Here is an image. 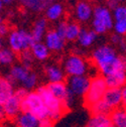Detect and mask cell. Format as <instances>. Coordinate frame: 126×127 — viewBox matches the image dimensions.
<instances>
[{"mask_svg":"<svg viewBox=\"0 0 126 127\" xmlns=\"http://www.w3.org/2000/svg\"><path fill=\"white\" fill-rule=\"evenodd\" d=\"M92 62L103 77L117 71L126 72V57L119 56L110 44H101L92 52Z\"/></svg>","mask_w":126,"mask_h":127,"instance_id":"1","label":"cell"},{"mask_svg":"<svg viewBox=\"0 0 126 127\" xmlns=\"http://www.w3.org/2000/svg\"><path fill=\"white\" fill-rule=\"evenodd\" d=\"M114 17L111 9L107 6L98 5L94 8L92 17V29L97 34H104L113 28Z\"/></svg>","mask_w":126,"mask_h":127,"instance_id":"2","label":"cell"},{"mask_svg":"<svg viewBox=\"0 0 126 127\" xmlns=\"http://www.w3.org/2000/svg\"><path fill=\"white\" fill-rule=\"evenodd\" d=\"M36 91L40 95V97L42 98L46 108L49 110V119L53 120L54 122L59 120L65 114L66 110H68L64 103L54 96L46 85L37 87Z\"/></svg>","mask_w":126,"mask_h":127,"instance_id":"3","label":"cell"},{"mask_svg":"<svg viewBox=\"0 0 126 127\" xmlns=\"http://www.w3.org/2000/svg\"><path fill=\"white\" fill-rule=\"evenodd\" d=\"M35 41L29 31L24 28L13 29L7 36L8 47L16 54H20L24 51L30 50V47Z\"/></svg>","mask_w":126,"mask_h":127,"instance_id":"4","label":"cell"},{"mask_svg":"<svg viewBox=\"0 0 126 127\" xmlns=\"http://www.w3.org/2000/svg\"><path fill=\"white\" fill-rule=\"evenodd\" d=\"M22 111L33 113L40 120L49 118V110L37 91H29L22 101Z\"/></svg>","mask_w":126,"mask_h":127,"instance_id":"5","label":"cell"},{"mask_svg":"<svg viewBox=\"0 0 126 127\" xmlns=\"http://www.w3.org/2000/svg\"><path fill=\"white\" fill-rule=\"evenodd\" d=\"M63 69L65 71V74L69 77L87 76L90 70V64L81 55L72 54L63 62Z\"/></svg>","mask_w":126,"mask_h":127,"instance_id":"6","label":"cell"},{"mask_svg":"<svg viewBox=\"0 0 126 127\" xmlns=\"http://www.w3.org/2000/svg\"><path fill=\"white\" fill-rule=\"evenodd\" d=\"M107 89H108V86L106 84L105 78L103 76L93 77L91 79V84L88 89V92L84 97L85 105L89 108L95 103L102 100Z\"/></svg>","mask_w":126,"mask_h":127,"instance_id":"7","label":"cell"},{"mask_svg":"<svg viewBox=\"0 0 126 127\" xmlns=\"http://www.w3.org/2000/svg\"><path fill=\"white\" fill-rule=\"evenodd\" d=\"M46 86H48V88L50 89V91L56 98H58L59 100H61L64 103L67 109L71 108L74 105L77 97L73 93H71V91L68 88V85L65 82L49 83Z\"/></svg>","mask_w":126,"mask_h":127,"instance_id":"8","label":"cell"},{"mask_svg":"<svg viewBox=\"0 0 126 127\" xmlns=\"http://www.w3.org/2000/svg\"><path fill=\"white\" fill-rule=\"evenodd\" d=\"M91 84V78L88 76L70 77L68 80V88L76 97H85Z\"/></svg>","mask_w":126,"mask_h":127,"instance_id":"9","label":"cell"},{"mask_svg":"<svg viewBox=\"0 0 126 127\" xmlns=\"http://www.w3.org/2000/svg\"><path fill=\"white\" fill-rule=\"evenodd\" d=\"M66 38L57 32L56 29H50L46 32L43 42L49 47V50L54 53H60L66 46Z\"/></svg>","mask_w":126,"mask_h":127,"instance_id":"10","label":"cell"},{"mask_svg":"<svg viewBox=\"0 0 126 127\" xmlns=\"http://www.w3.org/2000/svg\"><path fill=\"white\" fill-rule=\"evenodd\" d=\"M30 72H31V70L25 68L24 66L20 65V64H14L13 66L10 67V69L5 77L14 86L17 84H20L22 86V84L26 80V78L28 77Z\"/></svg>","mask_w":126,"mask_h":127,"instance_id":"11","label":"cell"},{"mask_svg":"<svg viewBox=\"0 0 126 127\" xmlns=\"http://www.w3.org/2000/svg\"><path fill=\"white\" fill-rule=\"evenodd\" d=\"M22 99L17 95L13 94L12 96L3 104L5 116L10 119H15L22 111Z\"/></svg>","mask_w":126,"mask_h":127,"instance_id":"12","label":"cell"},{"mask_svg":"<svg viewBox=\"0 0 126 127\" xmlns=\"http://www.w3.org/2000/svg\"><path fill=\"white\" fill-rule=\"evenodd\" d=\"M94 8L87 0H81L75 6V16L80 22H88L92 19Z\"/></svg>","mask_w":126,"mask_h":127,"instance_id":"13","label":"cell"},{"mask_svg":"<svg viewBox=\"0 0 126 127\" xmlns=\"http://www.w3.org/2000/svg\"><path fill=\"white\" fill-rule=\"evenodd\" d=\"M112 110L119 108L123 104V98L121 89L117 88H108L105 92L103 99H102Z\"/></svg>","mask_w":126,"mask_h":127,"instance_id":"14","label":"cell"},{"mask_svg":"<svg viewBox=\"0 0 126 127\" xmlns=\"http://www.w3.org/2000/svg\"><path fill=\"white\" fill-rule=\"evenodd\" d=\"M40 121L38 117L28 111H21V113L14 119L16 127H38Z\"/></svg>","mask_w":126,"mask_h":127,"instance_id":"15","label":"cell"},{"mask_svg":"<svg viewBox=\"0 0 126 127\" xmlns=\"http://www.w3.org/2000/svg\"><path fill=\"white\" fill-rule=\"evenodd\" d=\"M44 74L49 83H59L64 82L65 80V71L63 67H60L55 64H49L44 67Z\"/></svg>","mask_w":126,"mask_h":127,"instance_id":"16","label":"cell"},{"mask_svg":"<svg viewBox=\"0 0 126 127\" xmlns=\"http://www.w3.org/2000/svg\"><path fill=\"white\" fill-rule=\"evenodd\" d=\"M48 25H49L48 19L45 17H39L33 22L30 33L32 35L34 41H42L46 32L49 31Z\"/></svg>","mask_w":126,"mask_h":127,"instance_id":"17","label":"cell"},{"mask_svg":"<svg viewBox=\"0 0 126 127\" xmlns=\"http://www.w3.org/2000/svg\"><path fill=\"white\" fill-rule=\"evenodd\" d=\"M108 88L121 89L126 85V72L117 71L104 77Z\"/></svg>","mask_w":126,"mask_h":127,"instance_id":"18","label":"cell"},{"mask_svg":"<svg viewBox=\"0 0 126 127\" xmlns=\"http://www.w3.org/2000/svg\"><path fill=\"white\" fill-rule=\"evenodd\" d=\"M65 12L64 5L60 2H53L44 9L45 18L49 21H60Z\"/></svg>","mask_w":126,"mask_h":127,"instance_id":"19","label":"cell"},{"mask_svg":"<svg viewBox=\"0 0 126 127\" xmlns=\"http://www.w3.org/2000/svg\"><path fill=\"white\" fill-rule=\"evenodd\" d=\"M14 85L4 76H0V104H4L14 94Z\"/></svg>","mask_w":126,"mask_h":127,"instance_id":"20","label":"cell"},{"mask_svg":"<svg viewBox=\"0 0 126 127\" xmlns=\"http://www.w3.org/2000/svg\"><path fill=\"white\" fill-rule=\"evenodd\" d=\"M97 33L93 29H88V28H82L81 33L79 35L77 41L83 49H88V47L92 46L97 40Z\"/></svg>","mask_w":126,"mask_h":127,"instance_id":"21","label":"cell"},{"mask_svg":"<svg viewBox=\"0 0 126 127\" xmlns=\"http://www.w3.org/2000/svg\"><path fill=\"white\" fill-rule=\"evenodd\" d=\"M30 52L38 62H45L51 56V51L43 41H35L30 47Z\"/></svg>","mask_w":126,"mask_h":127,"instance_id":"22","label":"cell"},{"mask_svg":"<svg viewBox=\"0 0 126 127\" xmlns=\"http://www.w3.org/2000/svg\"><path fill=\"white\" fill-rule=\"evenodd\" d=\"M17 60L16 53H14L10 47H3L0 50V66L11 67Z\"/></svg>","mask_w":126,"mask_h":127,"instance_id":"23","label":"cell"},{"mask_svg":"<svg viewBox=\"0 0 126 127\" xmlns=\"http://www.w3.org/2000/svg\"><path fill=\"white\" fill-rule=\"evenodd\" d=\"M112 125L110 115H92L85 127H111Z\"/></svg>","mask_w":126,"mask_h":127,"instance_id":"24","label":"cell"},{"mask_svg":"<svg viewBox=\"0 0 126 127\" xmlns=\"http://www.w3.org/2000/svg\"><path fill=\"white\" fill-rule=\"evenodd\" d=\"M18 1L21 6L32 12H40L48 6V4L42 0H18Z\"/></svg>","mask_w":126,"mask_h":127,"instance_id":"25","label":"cell"},{"mask_svg":"<svg viewBox=\"0 0 126 127\" xmlns=\"http://www.w3.org/2000/svg\"><path fill=\"white\" fill-rule=\"evenodd\" d=\"M82 27L80 26L78 22H68V26H67V31H66V35L65 38L67 41H75L78 39L79 35L81 33Z\"/></svg>","mask_w":126,"mask_h":127,"instance_id":"26","label":"cell"},{"mask_svg":"<svg viewBox=\"0 0 126 127\" xmlns=\"http://www.w3.org/2000/svg\"><path fill=\"white\" fill-rule=\"evenodd\" d=\"M112 124L116 127H126V113L123 108H117L110 114Z\"/></svg>","mask_w":126,"mask_h":127,"instance_id":"27","label":"cell"},{"mask_svg":"<svg viewBox=\"0 0 126 127\" xmlns=\"http://www.w3.org/2000/svg\"><path fill=\"white\" fill-rule=\"evenodd\" d=\"M88 109L90 110L92 115H110L113 111L103 100H100L99 102L92 105Z\"/></svg>","mask_w":126,"mask_h":127,"instance_id":"28","label":"cell"},{"mask_svg":"<svg viewBox=\"0 0 126 127\" xmlns=\"http://www.w3.org/2000/svg\"><path fill=\"white\" fill-rule=\"evenodd\" d=\"M18 61H19V64L22 66H24L25 68L31 70V68H32L33 66V63L35 61L33 55L31 54L30 50H27V51H24L22 53L19 54L18 56Z\"/></svg>","mask_w":126,"mask_h":127,"instance_id":"29","label":"cell"},{"mask_svg":"<svg viewBox=\"0 0 126 127\" xmlns=\"http://www.w3.org/2000/svg\"><path fill=\"white\" fill-rule=\"evenodd\" d=\"M37 84H38V76L36 73L31 71L21 87H23L27 91H33V89L37 87Z\"/></svg>","mask_w":126,"mask_h":127,"instance_id":"30","label":"cell"},{"mask_svg":"<svg viewBox=\"0 0 126 127\" xmlns=\"http://www.w3.org/2000/svg\"><path fill=\"white\" fill-rule=\"evenodd\" d=\"M110 41L112 45L118 47L122 53H126V38H124V36L114 33L110 36Z\"/></svg>","mask_w":126,"mask_h":127,"instance_id":"31","label":"cell"},{"mask_svg":"<svg viewBox=\"0 0 126 127\" xmlns=\"http://www.w3.org/2000/svg\"><path fill=\"white\" fill-rule=\"evenodd\" d=\"M113 17L114 21L118 22H125L126 23V5L119 4L113 11Z\"/></svg>","mask_w":126,"mask_h":127,"instance_id":"32","label":"cell"},{"mask_svg":"<svg viewBox=\"0 0 126 127\" xmlns=\"http://www.w3.org/2000/svg\"><path fill=\"white\" fill-rule=\"evenodd\" d=\"M113 30H114V33L116 34H119L122 36L126 35V23L115 21L113 25Z\"/></svg>","mask_w":126,"mask_h":127,"instance_id":"33","label":"cell"},{"mask_svg":"<svg viewBox=\"0 0 126 127\" xmlns=\"http://www.w3.org/2000/svg\"><path fill=\"white\" fill-rule=\"evenodd\" d=\"M67 26H68V21L66 20H60L57 25H56V30H57V32L59 34H61L62 36H64L66 35V31H67Z\"/></svg>","mask_w":126,"mask_h":127,"instance_id":"34","label":"cell"},{"mask_svg":"<svg viewBox=\"0 0 126 127\" xmlns=\"http://www.w3.org/2000/svg\"><path fill=\"white\" fill-rule=\"evenodd\" d=\"M10 26L6 23V22H1L0 23V36L4 37V36H8V34L10 33Z\"/></svg>","mask_w":126,"mask_h":127,"instance_id":"35","label":"cell"},{"mask_svg":"<svg viewBox=\"0 0 126 127\" xmlns=\"http://www.w3.org/2000/svg\"><path fill=\"white\" fill-rule=\"evenodd\" d=\"M38 127H54V121L51 119H43L40 121V124Z\"/></svg>","mask_w":126,"mask_h":127,"instance_id":"36","label":"cell"},{"mask_svg":"<svg viewBox=\"0 0 126 127\" xmlns=\"http://www.w3.org/2000/svg\"><path fill=\"white\" fill-rule=\"evenodd\" d=\"M118 5H119V3L116 1V0H107V7L109 9L114 10Z\"/></svg>","mask_w":126,"mask_h":127,"instance_id":"37","label":"cell"},{"mask_svg":"<svg viewBox=\"0 0 126 127\" xmlns=\"http://www.w3.org/2000/svg\"><path fill=\"white\" fill-rule=\"evenodd\" d=\"M5 112H4V108H3V105L0 104V121H2L4 118H5Z\"/></svg>","mask_w":126,"mask_h":127,"instance_id":"38","label":"cell"},{"mask_svg":"<svg viewBox=\"0 0 126 127\" xmlns=\"http://www.w3.org/2000/svg\"><path fill=\"white\" fill-rule=\"evenodd\" d=\"M121 93H122V98H123V104L126 103V85L121 88Z\"/></svg>","mask_w":126,"mask_h":127,"instance_id":"39","label":"cell"},{"mask_svg":"<svg viewBox=\"0 0 126 127\" xmlns=\"http://www.w3.org/2000/svg\"><path fill=\"white\" fill-rule=\"evenodd\" d=\"M4 47V41H3V37L0 36V50Z\"/></svg>","mask_w":126,"mask_h":127,"instance_id":"40","label":"cell"},{"mask_svg":"<svg viewBox=\"0 0 126 127\" xmlns=\"http://www.w3.org/2000/svg\"><path fill=\"white\" fill-rule=\"evenodd\" d=\"M3 7H4V2H3V0H0V12L3 10Z\"/></svg>","mask_w":126,"mask_h":127,"instance_id":"41","label":"cell"},{"mask_svg":"<svg viewBox=\"0 0 126 127\" xmlns=\"http://www.w3.org/2000/svg\"><path fill=\"white\" fill-rule=\"evenodd\" d=\"M3 2L4 4H11L14 2V0H3Z\"/></svg>","mask_w":126,"mask_h":127,"instance_id":"42","label":"cell"},{"mask_svg":"<svg viewBox=\"0 0 126 127\" xmlns=\"http://www.w3.org/2000/svg\"><path fill=\"white\" fill-rule=\"evenodd\" d=\"M42 1H44V2H45L46 4H48V5H49V4H51V3H53V2H56L55 0H42Z\"/></svg>","mask_w":126,"mask_h":127,"instance_id":"43","label":"cell"},{"mask_svg":"<svg viewBox=\"0 0 126 127\" xmlns=\"http://www.w3.org/2000/svg\"><path fill=\"white\" fill-rule=\"evenodd\" d=\"M123 110L125 111V113H126V103H124V104H123Z\"/></svg>","mask_w":126,"mask_h":127,"instance_id":"44","label":"cell"},{"mask_svg":"<svg viewBox=\"0 0 126 127\" xmlns=\"http://www.w3.org/2000/svg\"><path fill=\"white\" fill-rule=\"evenodd\" d=\"M116 1H117L118 3H120V2H124V1H126V0H116Z\"/></svg>","mask_w":126,"mask_h":127,"instance_id":"45","label":"cell"},{"mask_svg":"<svg viewBox=\"0 0 126 127\" xmlns=\"http://www.w3.org/2000/svg\"><path fill=\"white\" fill-rule=\"evenodd\" d=\"M1 22H2V17L0 16V23H1Z\"/></svg>","mask_w":126,"mask_h":127,"instance_id":"46","label":"cell"},{"mask_svg":"<svg viewBox=\"0 0 126 127\" xmlns=\"http://www.w3.org/2000/svg\"><path fill=\"white\" fill-rule=\"evenodd\" d=\"M89 1H95V0H89Z\"/></svg>","mask_w":126,"mask_h":127,"instance_id":"47","label":"cell"},{"mask_svg":"<svg viewBox=\"0 0 126 127\" xmlns=\"http://www.w3.org/2000/svg\"><path fill=\"white\" fill-rule=\"evenodd\" d=\"M0 127H4V126L3 125H0Z\"/></svg>","mask_w":126,"mask_h":127,"instance_id":"48","label":"cell"},{"mask_svg":"<svg viewBox=\"0 0 126 127\" xmlns=\"http://www.w3.org/2000/svg\"><path fill=\"white\" fill-rule=\"evenodd\" d=\"M111 127H116V126H114V125H112V126H111Z\"/></svg>","mask_w":126,"mask_h":127,"instance_id":"49","label":"cell"}]
</instances>
